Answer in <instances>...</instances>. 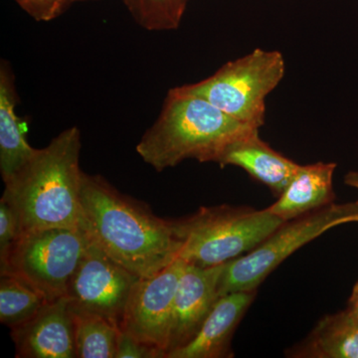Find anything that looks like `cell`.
I'll return each mask as SVG.
<instances>
[{"label":"cell","instance_id":"obj_1","mask_svg":"<svg viewBox=\"0 0 358 358\" xmlns=\"http://www.w3.org/2000/svg\"><path fill=\"white\" fill-rule=\"evenodd\" d=\"M81 228L115 262L138 278L152 277L178 259L173 220L122 194L103 176L83 173Z\"/></svg>","mask_w":358,"mask_h":358},{"label":"cell","instance_id":"obj_2","mask_svg":"<svg viewBox=\"0 0 358 358\" xmlns=\"http://www.w3.org/2000/svg\"><path fill=\"white\" fill-rule=\"evenodd\" d=\"M81 148L80 129H66L4 183L1 200L15 213L20 234L81 227Z\"/></svg>","mask_w":358,"mask_h":358},{"label":"cell","instance_id":"obj_3","mask_svg":"<svg viewBox=\"0 0 358 358\" xmlns=\"http://www.w3.org/2000/svg\"><path fill=\"white\" fill-rule=\"evenodd\" d=\"M260 129L242 124L200 96L169 90L162 112L136 145V152L157 171L185 159L215 162L237 138Z\"/></svg>","mask_w":358,"mask_h":358},{"label":"cell","instance_id":"obj_4","mask_svg":"<svg viewBox=\"0 0 358 358\" xmlns=\"http://www.w3.org/2000/svg\"><path fill=\"white\" fill-rule=\"evenodd\" d=\"M285 222L268 209L201 207L187 217L173 220L180 243L178 259L196 267L222 265L248 253Z\"/></svg>","mask_w":358,"mask_h":358},{"label":"cell","instance_id":"obj_5","mask_svg":"<svg viewBox=\"0 0 358 358\" xmlns=\"http://www.w3.org/2000/svg\"><path fill=\"white\" fill-rule=\"evenodd\" d=\"M285 72L281 52L256 49L226 63L210 77L179 89L208 101L242 124L260 129L265 122L266 98L281 83Z\"/></svg>","mask_w":358,"mask_h":358},{"label":"cell","instance_id":"obj_6","mask_svg":"<svg viewBox=\"0 0 358 358\" xmlns=\"http://www.w3.org/2000/svg\"><path fill=\"white\" fill-rule=\"evenodd\" d=\"M358 222V202L331 204L286 221L258 246L225 264L219 280V298L234 292H254L280 264L327 230Z\"/></svg>","mask_w":358,"mask_h":358},{"label":"cell","instance_id":"obj_7","mask_svg":"<svg viewBox=\"0 0 358 358\" xmlns=\"http://www.w3.org/2000/svg\"><path fill=\"white\" fill-rule=\"evenodd\" d=\"M90 238L80 228H49L21 233L0 274L20 278L53 301L67 296Z\"/></svg>","mask_w":358,"mask_h":358},{"label":"cell","instance_id":"obj_8","mask_svg":"<svg viewBox=\"0 0 358 358\" xmlns=\"http://www.w3.org/2000/svg\"><path fill=\"white\" fill-rule=\"evenodd\" d=\"M138 279L90 239L66 296L72 310L101 315L121 329L129 294Z\"/></svg>","mask_w":358,"mask_h":358},{"label":"cell","instance_id":"obj_9","mask_svg":"<svg viewBox=\"0 0 358 358\" xmlns=\"http://www.w3.org/2000/svg\"><path fill=\"white\" fill-rule=\"evenodd\" d=\"M185 265L176 259L152 277L138 279L124 310L122 331L155 348L159 358L169 346L174 296Z\"/></svg>","mask_w":358,"mask_h":358},{"label":"cell","instance_id":"obj_10","mask_svg":"<svg viewBox=\"0 0 358 358\" xmlns=\"http://www.w3.org/2000/svg\"><path fill=\"white\" fill-rule=\"evenodd\" d=\"M225 264L209 268L186 264L174 296L171 334L164 355L185 345L199 331L219 299V280Z\"/></svg>","mask_w":358,"mask_h":358},{"label":"cell","instance_id":"obj_11","mask_svg":"<svg viewBox=\"0 0 358 358\" xmlns=\"http://www.w3.org/2000/svg\"><path fill=\"white\" fill-rule=\"evenodd\" d=\"M11 331L16 357L77 358L67 296L49 301L31 320Z\"/></svg>","mask_w":358,"mask_h":358},{"label":"cell","instance_id":"obj_12","mask_svg":"<svg viewBox=\"0 0 358 358\" xmlns=\"http://www.w3.org/2000/svg\"><path fill=\"white\" fill-rule=\"evenodd\" d=\"M257 291L234 292L220 296L197 334L181 348L164 358L232 357L231 341Z\"/></svg>","mask_w":358,"mask_h":358},{"label":"cell","instance_id":"obj_13","mask_svg":"<svg viewBox=\"0 0 358 358\" xmlns=\"http://www.w3.org/2000/svg\"><path fill=\"white\" fill-rule=\"evenodd\" d=\"M221 167L244 169L252 178L280 196L298 173L301 164L273 150L259 136V129L231 143L216 162Z\"/></svg>","mask_w":358,"mask_h":358},{"label":"cell","instance_id":"obj_14","mask_svg":"<svg viewBox=\"0 0 358 358\" xmlns=\"http://www.w3.org/2000/svg\"><path fill=\"white\" fill-rule=\"evenodd\" d=\"M20 96L15 86L13 66L0 63V173L6 183L36 154L26 140L24 122L16 113Z\"/></svg>","mask_w":358,"mask_h":358},{"label":"cell","instance_id":"obj_15","mask_svg":"<svg viewBox=\"0 0 358 358\" xmlns=\"http://www.w3.org/2000/svg\"><path fill=\"white\" fill-rule=\"evenodd\" d=\"M334 162L301 166L286 189L268 210L284 221L293 220L334 203Z\"/></svg>","mask_w":358,"mask_h":358},{"label":"cell","instance_id":"obj_16","mask_svg":"<svg viewBox=\"0 0 358 358\" xmlns=\"http://www.w3.org/2000/svg\"><path fill=\"white\" fill-rule=\"evenodd\" d=\"M289 357L358 358V320L348 308L326 315Z\"/></svg>","mask_w":358,"mask_h":358},{"label":"cell","instance_id":"obj_17","mask_svg":"<svg viewBox=\"0 0 358 358\" xmlns=\"http://www.w3.org/2000/svg\"><path fill=\"white\" fill-rule=\"evenodd\" d=\"M71 310L77 358H115L121 329L101 315Z\"/></svg>","mask_w":358,"mask_h":358},{"label":"cell","instance_id":"obj_18","mask_svg":"<svg viewBox=\"0 0 358 358\" xmlns=\"http://www.w3.org/2000/svg\"><path fill=\"white\" fill-rule=\"evenodd\" d=\"M49 301L37 289L9 273L0 274V322L11 329L32 319Z\"/></svg>","mask_w":358,"mask_h":358},{"label":"cell","instance_id":"obj_19","mask_svg":"<svg viewBox=\"0 0 358 358\" xmlns=\"http://www.w3.org/2000/svg\"><path fill=\"white\" fill-rule=\"evenodd\" d=\"M141 27L148 31L178 29L189 0H122Z\"/></svg>","mask_w":358,"mask_h":358},{"label":"cell","instance_id":"obj_20","mask_svg":"<svg viewBox=\"0 0 358 358\" xmlns=\"http://www.w3.org/2000/svg\"><path fill=\"white\" fill-rule=\"evenodd\" d=\"M20 235V224L15 213L8 203L0 200V267L6 263Z\"/></svg>","mask_w":358,"mask_h":358},{"label":"cell","instance_id":"obj_21","mask_svg":"<svg viewBox=\"0 0 358 358\" xmlns=\"http://www.w3.org/2000/svg\"><path fill=\"white\" fill-rule=\"evenodd\" d=\"M30 16L40 22L56 20L67 10L72 0H15Z\"/></svg>","mask_w":358,"mask_h":358},{"label":"cell","instance_id":"obj_22","mask_svg":"<svg viewBox=\"0 0 358 358\" xmlns=\"http://www.w3.org/2000/svg\"><path fill=\"white\" fill-rule=\"evenodd\" d=\"M115 358H159V353L121 329L117 336Z\"/></svg>","mask_w":358,"mask_h":358},{"label":"cell","instance_id":"obj_23","mask_svg":"<svg viewBox=\"0 0 358 358\" xmlns=\"http://www.w3.org/2000/svg\"><path fill=\"white\" fill-rule=\"evenodd\" d=\"M348 310L358 320V281L353 287L352 296L348 301Z\"/></svg>","mask_w":358,"mask_h":358},{"label":"cell","instance_id":"obj_24","mask_svg":"<svg viewBox=\"0 0 358 358\" xmlns=\"http://www.w3.org/2000/svg\"><path fill=\"white\" fill-rule=\"evenodd\" d=\"M345 185L352 186V187L358 190V171H350V173L346 174L345 178Z\"/></svg>","mask_w":358,"mask_h":358},{"label":"cell","instance_id":"obj_25","mask_svg":"<svg viewBox=\"0 0 358 358\" xmlns=\"http://www.w3.org/2000/svg\"><path fill=\"white\" fill-rule=\"evenodd\" d=\"M86 1H94V0H72L73 3H74V2H86Z\"/></svg>","mask_w":358,"mask_h":358}]
</instances>
